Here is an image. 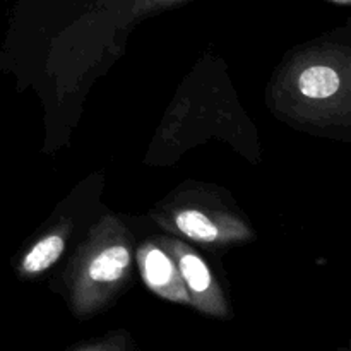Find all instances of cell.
Here are the masks:
<instances>
[{
    "mask_svg": "<svg viewBox=\"0 0 351 351\" xmlns=\"http://www.w3.org/2000/svg\"><path fill=\"white\" fill-rule=\"evenodd\" d=\"M134 237L115 216H103L69 267V300L77 317L105 308L130 276Z\"/></svg>",
    "mask_w": 351,
    "mask_h": 351,
    "instance_id": "6da1fadb",
    "label": "cell"
},
{
    "mask_svg": "<svg viewBox=\"0 0 351 351\" xmlns=\"http://www.w3.org/2000/svg\"><path fill=\"white\" fill-rule=\"evenodd\" d=\"M280 93H274L288 115L311 120L348 117V62L338 51L314 50L295 58L287 69Z\"/></svg>",
    "mask_w": 351,
    "mask_h": 351,
    "instance_id": "7a4b0ae2",
    "label": "cell"
},
{
    "mask_svg": "<svg viewBox=\"0 0 351 351\" xmlns=\"http://www.w3.org/2000/svg\"><path fill=\"white\" fill-rule=\"evenodd\" d=\"M154 219L173 235L208 247L232 245L254 237L250 226L239 215L219 202L192 195L167 204Z\"/></svg>",
    "mask_w": 351,
    "mask_h": 351,
    "instance_id": "3957f363",
    "label": "cell"
},
{
    "mask_svg": "<svg viewBox=\"0 0 351 351\" xmlns=\"http://www.w3.org/2000/svg\"><path fill=\"white\" fill-rule=\"evenodd\" d=\"M160 240L177 263L189 295V305L211 317H230L228 300L204 257H201V254L192 249L185 240L171 237H160Z\"/></svg>",
    "mask_w": 351,
    "mask_h": 351,
    "instance_id": "277c9868",
    "label": "cell"
},
{
    "mask_svg": "<svg viewBox=\"0 0 351 351\" xmlns=\"http://www.w3.org/2000/svg\"><path fill=\"white\" fill-rule=\"evenodd\" d=\"M137 266L144 285L160 298L189 305V295L170 250L158 239L144 240L136 252Z\"/></svg>",
    "mask_w": 351,
    "mask_h": 351,
    "instance_id": "5b68a950",
    "label": "cell"
},
{
    "mask_svg": "<svg viewBox=\"0 0 351 351\" xmlns=\"http://www.w3.org/2000/svg\"><path fill=\"white\" fill-rule=\"evenodd\" d=\"M71 235V223L62 221L51 232L36 240L19 261V274L23 278H34L50 269L62 257Z\"/></svg>",
    "mask_w": 351,
    "mask_h": 351,
    "instance_id": "8992f818",
    "label": "cell"
},
{
    "mask_svg": "<svg viewBox=\"0 0 351 351\" xmlns=\"http://www.w3.org/2000/svg\"><path fill=\"white\" fill-rule=\"evenodd\" d=\"M71 351H134V345L130 341L129 335L120 331L112 332V335L105 336V338L86 343V345L77 346V348Z\"/></svg>",
    "mask_w": 351,
    "mask_h": 351,
    "instance_id": "52a82bcc",
    "label": "cell"
},
{
    "mask_svg": "<svg viewBox=\"0 0 351 351\" xmlns=\"http://www.w3.org/2000/svg\"><path fill=\"white\" fill-rule=\"evenodd\" d=\"M147 5H168V3H178L184 0H144Z\"/></svg>",
    "mask_w": 351,
    "mask_h": 351,
    "instance_id": "ba28073f",
    "label": "cell"
},
{
    "mask_svg": "<svg viewBox=\"0 0 351 351\" xmlns=\"http://www.w3.org/2000/svg\"><path fill=\"white\" fill-rule=\"evenodd\" d=\"M331 2H335V3H343V5H346V3H350V0H331Z\"/></svg>",
    "mask_w": 351,
    "mask_h": 351,
    "instance_id": "9c48e42d",
    "label": "cell"
}]
</instances>
